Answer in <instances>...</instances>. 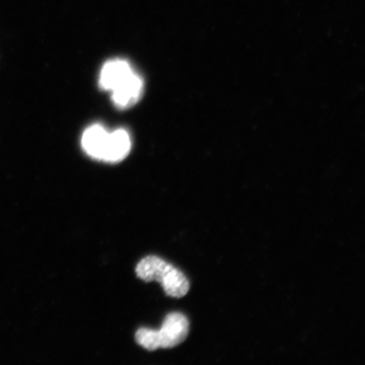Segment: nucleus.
Instances as JSON below:
<instances>
[{"mask_svg": "<svg viewBox=\"0 0 365 365\" xmlns=\"http://www.w3.org/2000/svg\"><path fill=\"white\" fill-rule=\"evenodd\" d=\"M189 321L180 313L168 314L160 330L141 328L136 332L137 344L150 351L158 348H173L181 344L188 337Z\"/></svg>", "mask_w": 365, "mask_h": 365, "instance_id": "nucleus-2", "label": "nucleus"}, {"mask_svg": "<svg viewBox=\"0 0 365 365\" xmlns=\"http://www.w3.org/2000/svg\"><path fill=\"white\" fill-rule=\"evenodd\" d=\"M136 274L146 282H160L169 297L180 299L188 294L190 284L186 276L158 257L148 256L143 259L137 265Z\"/></svg>", "mask_w": 365, "mask_h": 365, "instance_id": "nucleus-1", "label": "nucleus"}, {"mask_svg": "<svg viewBox=\"0 0 365 365\" xmlns=\"http://www.w3.org/2000/svg\"><path fill=\"white\" fill-rule=\"evenodd\" d=\"M143 79L135 71L111 91L112 102L120 110L133 107L143 97Z\"/></svg>", "mask_w": 365, "mask_h": 365, "instance_id": "nucleus-3", "label": "nucleus"}, {"mask_svg": "<svg viewBox=\"0 0 365 365\" xmlns=\"http://www.w3.org/2000/svg\"><path fill=\"white\" fill-rule=\"evenodd\" d=\"M132 72H134L133 68L126 60H110L101 71L98 83L103 90L112 91L128 78Z\"/></svg>", "mask_w": 365, "mask_h": 365, "instance_id": "nucleus-4", "label": "nucleus"}, {"mask_svg": "<svg viewBox=\"0 0 365 365\" xmlns=\"http://www.w3.org/2000/svg\"><path fill=\"white\" fill-rule=\"evenodd\" d=\"M109 133L102 125L88 127L81 138L83 150L95 160H104L106 146Z\"/></svg>", "mask_w": 365, "mask_h": 365, "instance_id": "nucleus-5", "label": "nucleus"}, {"mask_svg": "<svg viewBox=\"0 0 365 365\" xmlns=\"http://www.w3.org/2000/svg\"><path fill=\"white\" fill-rule=\"evenodd\" d=\"M131 150V139L128 132L124 129L109 133L106 146L104 160L108 163H118L123 160Z\"/></svg>", "mask_w": 365, "mask_h": 365, "instance_id": "nucleus-6", "label": "nucleus"}]
</instances>
